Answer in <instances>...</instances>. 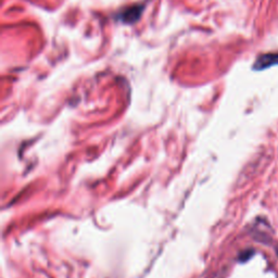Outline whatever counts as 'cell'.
I'll return each instance as SVG.
<instances>
[{
    "label": "cell",
    "instance_id": "1",
    "mask_svg": "<svg viewBox=\"0 0 278 278\" xmlns=\"http://www.w3.org/2000/svg\"><path fill=\"white\" fill-rule=\"evenodd\" d=\"M276 64H278V54H265L260 56L259 58L255 60V64L253 68L260 71Z\"/></svg>",
    "mask_w": 278,
    "mask_h": 278
},
{
    "label": "cell",
    "instance_id": "2",
    "mask_svg": "<svg viewBox=\"0 0 278 278\" xmlns=\"http://www.w3.org/2000/svg\"><path fill=\"white\" fill-rule=\"evenodd\" d=\"M139 7L136 8H131V10L125 11L124 15H123V20H125L126 22H133L134 20H137L139 18Z\"/></svg>",
    "mask_w": 278,
    "mask_h": 278
},
{
    "label": "cell",
    "instance_id": "3",
    "mask_svg": "<svg viewBox=\"0 0 278 278\" xmlns=\"http://www.w3.org/2000/svg\"><path fill=\"white\" fill-rule=\"evenodd\" d=\"M276 253H277V256H278V248H276Z\"/></svg>",
    "mask_w": 278,
    "mask_h": 278
}]
</instances>
